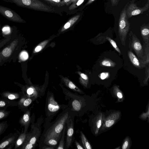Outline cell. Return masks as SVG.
<instances>
[{
	"label": "cell",
	"mask_w": 149,
	"mask_h": 149,
	"mask_svg": "<svg viewBox=\"0 0 149 149\" xmlns=\"http://www.w3.org/2000/svg\"><path fill=\"white\" fill-rule=\"evenodd\" d=\"M75 143L77 148L78 149H84V148L76 140L75 141Z\"/></svg>",
	"instance_id": "b9f144b4"
},
{
	"label": "cell",
	"mask_w": 149,
	"mask_h": 149,
	"mask_svg": "<svg viewBox=\"0 0 149 149\" xmlns=\"http://www.w3.org/2000/svg\"><path fill=\"white\" fill-rule=\"evenodd\" d=\"M58 142V141L55 139H50L47 141L43 144L47 146H55L57 144Z\"/></svg>",
	"instance_id": "e575fe53"
},
{
	"label": "cell",
	"mask_w": 149,
	"mask_h": 149,
	"mask_svg": "<svg viewBox=\"0 0 149 149\" xmlns=\"http://www.w3.org/2000/svg\"><path fill=\"white\" fill-rule=\"evenodd\" d=\"M95 0H88L85 6H86L89 5L93 3Z\"/></svg>",
	"instance_id": "f6af8a7d"
},
{
	"label": "cell",
	"mask_w": 149,
	"mask_h": 149,
	"mask_svg": "<svg viewBox=\"0 0 149 149\" xmlns=\"http://www.w3.org/2000/svg\"><path fill=\"white\" fill-rule=\"evenodd\" d=\"M35 145L29 143L24 142L21 148V149H33L35 148Z\"/></svg>",
	"instance_id": "d590c367"
},
{
	"label": "cell",
	"mask_w": 149,
	"mask_h": 149,
	"mask_svg": "<svg viewBox=\"0 0 149 149\" xmlns=\"http://www.w3.org/2000/svg\"><path fill=\"white\" fill-rule=\"evenodd\" d=\"M33 100L32 99L23 95L18 101V108L23 112L26 111L28 109V107Z\"/></svg>",
	"instance_id": "7c38bea8"
},
{
	"label": "cell",
	"mask_w": 149,
	"mask_h": 149,
	"mask_svg": "<svg viewBox=\"0 0 149 149\" xmlns=\"http://www.w3.org/2000/svg\"><path fill=\"white\" fill-rule=\"evenodd\" d=\"M82 143L85 149H92V147L86 137L82 131L80 132Z\"/></svg>",
	"instance_id": "484cf974"
},
{
	"label": "cell",
	"mask_w": 149,
	"mask_h": 149,
	"mask_svg": "<svg viewBox=\"0 0 149 149\" xmlns=\"http://www.w3.org/2000/svg\"><path fill=\"white\" fill-rule=\"evenodd\" d=\"M107 77V74L106 73H102L101 74V78L102 79H104Z\"/></svg>",
	"instance_id": "bcb514c9"
},
{
	"label": "cell",
	"mask_w": 149,
	"mask_h": 149,
	"mask_svg": "<svg viewBox=\"0 0 149 149\" xmlns=\"http://www.w3.org/2000/svg\"><path fill=\"white\" fill-rule=\"evenodd\" d=\"M20 132L17 130L4 137L0 141V149H6L10 144L16 141Z\"/></svg>",
	"instance_id": "9c48e42d"
},
{
	"label": "cell",
	"mask_w": 149,
	"mask_h": 149,
	"mask_svg": "<svg viewBox=\"0 0 149 149\" xmlns=\"http://www.w3.org/2000/svg\"><path fill=\"white\" fill-rule=\"evenodd\" d=\"M66 142L64 149H68L70 147L72 142L74 133V123L73 119L70 116L66 122Z\"/></svg>",
	"instance_id": "ba28073f"
},
{
	"label": "cell",
	"mask_w": 149,
	"mask_h": 149,
	"mask_svg": "<svg viewBox=\"0 0 149 149\" xmlns=\"http://www.w3.org/2000/svg\"><path fill=\"white\" fill-rule=\"evenodd\" d=\"M8 126L7 121L0 123V136L3 133Z\"/></svg>",
	"instance_id": "4dcf8cb0"
},
{
	"label": "cell",
	"mask_w": 149,
	"mask_h": 149,
	"mask_svg": "<svg viewBox=\"0 0 149 149\" xmlns=\"http://www.w3.org/2000/svg\"><path fill=\"white\" fill-rule=\"evenodd\" d=\"M23 95L22 92H14L4 91L0 94V97L9 100H15L19 99Z\"/></svg>",
	"instance_id": "5bb4252c"
},
{
	"label": "cell",
	"mask_w": 149,
	"mask_h": 149,
	"mask_svg": "<svg viewBox=\"0 0 149 149\" xmlns=\"http://www.w3.org/2000/svg\"><path fill=\"white\" fill-rule=\"evenodd\" d=\"M54 146H44L42 148V149H53L54 148Z\"/></svg>",
	"instance_id": "ee69618b"
},
{
	"label": "cell",
	"mask_w": 149,
	"mask_h": 149,
	"mask_svg": "<svg viewBox=\"0 0 149 149\" xmlns=\"http://www.w3.org/2000/svg\"><path fill=\"white\" fill-rule=\"evenodd\" d=\"M149 103H148L147 110L146 112H143L139 116V118L143 120H148V121H149Z\"/></svg>",
	"instance_id": "d6a6232c"
},
{
	"label": "cell",
	"mask_w": 149,
	"mask_h": 149,
	"mask_svg": "<svg viewBox=\"0 0 149 149\" xmlns=\"http://www.w3.org/2000/svg\"><path fill=\"white\" fill-rule=\"evenodd\" d=\"M121 112L119 111H115L111 113L106 116L103 115L101 131H104L111 128L120 119Z\"/></svg>",
	"instance_id": "277c9868"
},
{
	"label": "cell",
	"mask_w": 149,
	"mask_h": 149,
	"mask_svg": "<svg viewBox=\"0 0 149 149\" xmlns=\"http://www.w3.org/2000/svg\"><path fill=\"white\" fill-rule=\"evenodd\" d=\"M3 33L5 35L9 34L10 32V28L9 26H5L2 29Z\"/></svg>",
	"instance_id": "f35d334b"
},
{
	"label": "cell",
	"mask_w": 149,
	"mask_h": 149,
	"mask_svg": "<svg viewBox=\"0 0 149 149\" xmlns=\"http://www.w3.org/2000/svg\"><path fill=\"white\" fill-rule=\"evenodd\" d=\"M0 14L10 21L19 23L26 22L15 11L8 7L0 5Z\"/></svg>",
	"instance_id": "8992f818"
},
{
	"label": "cell",
	"mask_w": 149,
	"mask_h": 149,
	"mask_svg": "<svg viewBox=\"0 0 149 149\" xmlns=\"http://www.w3.org/2000/svg\"><path fill=\"white\" fill-rule=\"evenodd\" d=\"M144 44V43H143ZM144 52L142 60L146 65H148L149 62V43L144 44L143 45Z\"/></svg>",
	"instance_id": "7402d4cb"
},
{
	"label": "cell",
	"mask_w": 149,
	"mask_h": 149,
	"mask_svg": "<svg viewBox=\"0 0 149 149\" xmlns=\"http://www.w3.org/2000/svg\"><path fill=\"white\" fill-rule=\"evenodd\" d=\"M51 3L56 5L61 2V0H43Z\"/></svg>",
	"instance_id": "ab89813d"
},
{
	"label": "cell",
	"mask_w": 149,
	"mask_h": 149,
	"mask_svg": "<svg viewBox=\"0 0 149 149\" xmlns=\"http://www.w3.org/2000/svg\"><path fill=\"white\" fill-rule=\"evenodd\" d=\"M113 93L117 99L118 101V102H123L124 99L123 94L120 89L119 86L117 85H115L113 88Z\"/></svg>",
	"instance_id": "44dd1931"
},
{
	"label": "cell",
	"mask_w": 149,
	"mask_h": 149,
	"mask_svg": "<svg viewBox=\"0 0 149 149\" xmlns=\"http://www.w3.org/2000/svg\"><path fill=\"white\" fill-rule=\"evenodd\" d=\"M127 55L131 63L137 68L141 69L145 67L146 65L144 63L143 61L138 59L131 51H128Z\"/></svg>",
	"instance_id": "4fadbf2b"
},
{
	"label": "cell",
	"mask_w": 149,
	"mask_h": 149,
	"mask_svg": "<svg viewBox=\"0 0 149 149\" xmlns=\"http://www.w3.org/2000/svg\"><path fill=\"white\" fill-rule=\"evenodd\" d=\"M29 57L28 53L25 51L22 52L20 54L19 58L20 60L24 61L27 59Z\"/></svg>",
	"instance_id": "8d00e7d4"
},
{
	"label": "cell",
	"mask_w": 149,
	"mask_h": 149,
	"mask_svg": "<svg viewBox=\"0 0 149 149\" xmlns=\"http://www.w3.org/2000/svg\"><path fill=\"white\" fill-rule=\"evenodd\" d=\"M120 0H111V5L113 6H116L118 5Z\"/></svg>",
	"instance_id": "60d3db41"
},
{
	"label": "cell",
	"mask_w": 149,
	"mask_h": 149,
	"mask_svg": "<svg viewBox=\"0 0 149 149\" xmlns=\"http://www.w3.org/2000/svg\"><path fill=\"white\" fill-rule=\"evenodd\" d=\"M46 104V112L47 117L53 116L60 110L61 107L55 99L54 95L48 94Z\"/></svg>",
	"instance_id": "5b68a950"
},
{
	"label": "cell",
	"mask_w": 149,
	"mask_h": 149,
	"mask_svg": "<svg viewBox=\"0 0 149 149\" xmlns=\"http://www.w3.org/2000/svg\"><path fill=\"white\" fill-rule=\"evenodd\" d=\"M149 8V0L147 1L145 6L142 7H139L137 6L136 3L134 2H131V3H128L127 9L126 14L128 18L143 13L144 12L147 10Z\"/></svg>",
	"instance_id": "52a82bcc"
},
{
	"label": "cell",
	"mask_w": 149,
	"mask_h": 149,
	"mask_svg": "<svg viewBox=\"0 0 149 149\" xmlns=\"http://www.w3.org/2000/svg\"><path fill=\"white\" fill-rule=\"evenodd\" d=\"M105 39L106 40H107L110 43L111 45L113 47V48L119 53L120 54H121V52L117 46L116 43L110 37L108 36H106L102 37L100 39L99 38L100 40Z\"/></svg>",
	"instance_id": "4316f807"
},
{
	"label": "cell",
	"mask_w": 149,
	"mask_h": 149,
	"mask_svg": "<svg viewBox=\"0 0 149 149\" xmlns=\"http://www.w3.org/2000/svg\"><path fill=\"white\" fill-rule=\"evenodd\" d=\"M140 28L143 43H149V26L148 24H143L140 26Z\"/></svg>",
	"instance_id": "e0dca14e"
},
{
	"label": "cell",
	"mask_w": 149,
	"mask_h": 149,
	"mask_svg": "<svg viewBox=\"0 0 149 149\" xmlns=\"http://www.w3.org/2000/svg\"><path fill=\"white\" fill-rule=\"evenodd\" d=\"M120 148V146H118L117 148H115V149H119Z\"/></svg>",
	"instance_id": "c3c4849f"
},
{
	"label": "cell",
	"mask_w": 149,
	"mask_h": 149,
	"mask_svg": "<svg viewBox=\"0 0 149 149\" xmlns=\"http://www.w3.org/2000/svg\"><path fill=\"white\" fill-rule=\"evenodd\" d=\"M129 47L130 51L134 50L138 58L142 60L143 56V49L140 40L131 31L129 33Z\"/></svg>",
	"instance_id": "3957f363"
},
{
	"label": "cell",
	"mask_w": 149,
	"mask_h": 149,
	"mask_svg": "<svg viewBox=\"0 0 149 149\" xmlns=\"http://www.w3.org/2000/svg\"><path fill=\"white\" fill-rule=\"evenodd\" d=\"M127 4L122 10L118 21V35L122 45H126L127 36L130 28V23L126 14Z\"/></svg>",
	"instance_id": "7a4b0ae2"
},
{
	"label": "cell",
	"mask_w": 149,
	"mask_h": 149,
	"mask_svg": "<svg viewBox=\"0 0 149 149\" xmlns=\"http://www.w3.org/2000/svg\"><path fill=\"white\" fill-rule=\"evenodd\" d=\"M62 79L66 85L72 90L79 93H84V92L81 89L67 78L63 77Z\"/></svg>",
	"instance_id": "ac0fdd59"
},
{
	"label": "cell",
	"mask_w": 149,
	"mask_h": 149,
	"mask_svg": "<svg viewBox=\"0 0 149 149\" xmlns=\"http://www.w3.org/2000/svg\"><path fill=\"white\" fill-rule=\"evenodd\" d=\"M39 135V132L37 129L32 125L31 131L27 132L26 139L24 142L29 143L36 146Z\"/></svg>",
	"instance_id": "8fae6325"
},
{
	"label": "cell",
	"mask_w": 149,
	"mask_h": 149,
	"mask_svg": "<svg viewBox=\"0 0 149 149\" xmlns=\"http://www.w3.org/2000/svg\"><path fill=\"white\" fill-rule=\"evenodd\" d=\"M145 73L146 76L143 82L144 84H147L148 83V81L149 78V68L148 65L146 68Z\"/></svg>",
	"instance_id": "74e56055"
},
{
	"label": "cell",
	"mask_w": 149,
	"mask_h": 149,
	"mask_svg": "<svg viewBox=\"0 0 149 149\" xmlns=\"http://www.w3.org/2000/svg\"><path fill=\"white\" fill-rule=\"evenodd\" d=\"M11 111L6 110H0V120L3 119L10 115Z\"/></svg>",
	"instance_id": "836d02e7"
},
{
	"label": "cell",
	"mask_w": 149,
	"mask_h": 149,
	"mask_svg": "<svg viewBox=\"0 0 149 149\" xmlns=\"http://www.w3.org/2000/svg\"><path fill=\"white\" fill-rule=\"evenodd\" d=\"M85 0H77L69 6V9L70 10H72L78 7L82 4Z\"/></svg>",
	"instance_id": "f546056e"
},
{
	"label": "cell",
	"mask_w": 149,
	"mask_h": 149,
	"mask_svg": "<svg viewBox=\"0 0 149 149\" xmlns=\"http://www.w3.org/2000/svg\"><path fill=\"white\" fill-rule=\"evenodd\" d=\"M18 101L10 100L0 97V110H6L9 107L17 106Z\"/></svg>",
	"instance_id": "2e32d148"
},
{
	"label": "cell",
	"mask_w": 149,
	"mask_h": 149,
	"mask_svg": "<svg viewBox=\"0 0 149 149\" xmlns=\"http://www.w3.org/2000/svg\"><path fill=\"white\" fill-rule=\"evenodd\" d=\"M49 40H46L38 45L35 48L33 53L38 52L42 50L49 42Z\"/></svg>",
	"instance_id": "83f0119b"
},
{
	"label": "cell",
	"mask_w": 149,
	"mask_h": 149,
	"mask_svg": "<svg viewBox=\"0 0 149 149\" xmlns=\"http://www.w3.org/2000/svg\"><path fill=\"white\" fill-rule=\"evenodd\" d=\"M12 49L10 46L4 48L2 52V55L5 57H8L11 54L12 52Z\"/></svg>",
	"instance_id": "1f68e13d"
},
{
	"label": "cell",
	"mask_w": 149,
	"mask_h": 149,
	"mask_svg": "<svg viewBox=\"0 0 149 149\" xmlns=\"http://www.w3.org/2000/svg\"><path fill=\"white\" fill-rule=\"evenodd\" d=\"M27 133H24L23 131H22L21 133H20L16 140L14 149L21 148V146L26 139Z\"/></svg>",
	"instance_id": "d6986e66"
},
{
	"label": "cell",
	"mask_w": 149,
	"mask_h": 149,
	"mask_svg": "<svg viewBox=\"0 0 149 149\" xmlns=\"http://www.w3.org/2000/svg\"><path fill=\"white\" fill-rule=\"evenodd\" d=\"M66 124H65L63 128L62 132V135L60 141L58 145L56 148L57 149H64L65 145V133L66 130Z\"/></svg>",
	"instance_id": "d4e9b609"
},
{
	"label": "cell",
	"mask_w": 149,
	"mask_h": 149,
	"mask_svg": "<svg viewBox=\"0 0 149 149\" xmlns=\"http://www.w3.org/2000/svg\"><path fill=\"white\" fill-rule=\"evenodd\" d=\"M116 64L115 62L108 58H104L100 62V65L102 67H113Z\"/></svg>",
	"instance_id": "603a6c76"
},
{
	"label": "cell",
	"mask_w": 149,
	"mask_h": 149,
	"mask_svg": "<svg viewBox=\"0 0 149 149\" xmlns=\"http://www.w3.org/2000/svg\"><path fill=\"white\" fill-rule=\"evenodd\" d=\"M79 75V80L81 84L85 87H87L89 83L88 78L86 74L80 72H78Z\"/></svg>",
	"instance_id": "cb8c5ba5"
},
{
	"label": "cell",
	"mask_w": 149,
	"mask_h": 149,
	"mask_svg": "<svg viewBox=\"0 0 149 149\" xmlns=\"http://www.w3.org/2000/svg\"><path fill=\"white\" fill-rule=\"evenodd\" d=\"M77 0H71L66 5L67 6L69 5L71 3H73Z\"/></svg>",
	"instance_id": "7dc6e473"
},
{
	"label": "cell",
	"mask_w": 149,
	"mask_h": 149,
	"mask_svg": "<svg viewBox=\"0 0 149 149\" xmlns=\"http://www.w3.org/2000/svg\"><path fill=\"white\" fill-rule=\"evenodd\" d=\"M16 141L13 142L11 144H10L9 146H8L6 148V149H11L14 146H15V144Z\"/></svg>",
	"instance_id": "7bdbcfd3"
},
{
	"label": "cell",
	"mask_w": 149,
	"mask_h": 149,
	"mask_svg": "<svg viewBox=\"0 0 149 149\" xmlns=\"http://www.w3.org/2000/svg\"><path fill=\"white\" fill-rule=\"evenodd\" d=\"M103 114L99 113L95 117L93 123V130L95 134L98 133L102 125V120Z\"/></svg>",
	"instance_id": "9a60e30c"
},
{
	"label": "cell",
	"mask_w": 149,
	"mask_h": 149,
	"mask_svg": "<svg viewBox=\"0 0 149 149\" xmlns=\"http://www.w3.org/2000/svg\"><path fill=\"white\" fill-rule=\"evenodd\" d=\"M70 116L68 108L58 116L53 124L43 133L41 138L43 144L50 139H55L58 142L61 137L64 127Z\"/></svg>",
	"instance_id": "6da1fadb"
},
{
	"label": "cell",
	"mask_w": 149,
	"mask_h": 149,
	"mask_svg": "<svg viewBox=\"0 0 149 149\" xmlns=\"http://www.w3.org/2000/svg\"><path fill=\"white\" fill-rule=\"evenodd\" d=\"M30 114V110L28 109L24 112V113L21 116L19 121V123L21 127H24L23 130L24 133L28 132V129L31 122Z\"/></svg>",
	"instance_id": "30bf717a"
},
{
	"label": "cell",
	"mask_w": 149,
	"mask_h": 149,
	"mask_svg": "<svg viewBox=\"0 0 149 149\" xmlns=\"http://www.w3.org/2000/svg\"><path fill=\"white\" fill-rule=\"evenodd\" d=\"M130 139L129 136H127L124 139L122 145L123 149H129L130 146Z\"/></svg>",
	"instance_id": "f1b7e54d"
},
{
	"label": "cell",
	"mask_w": 149,
	"mask_h": 149,
	"mask_svg": "<svg viewBox=\"0 0 149 149\" xmlns=\"http://www.w3.org/2000/svg\"><path fill=\"white\" fill-rule=\"evenodd\" d=\"M80 15H76L70 18L63 26L61 30L63 32L70 28L79 19Z\"/></svg>",
	"instance_id": "ffe728a7"
}]
</instances>
